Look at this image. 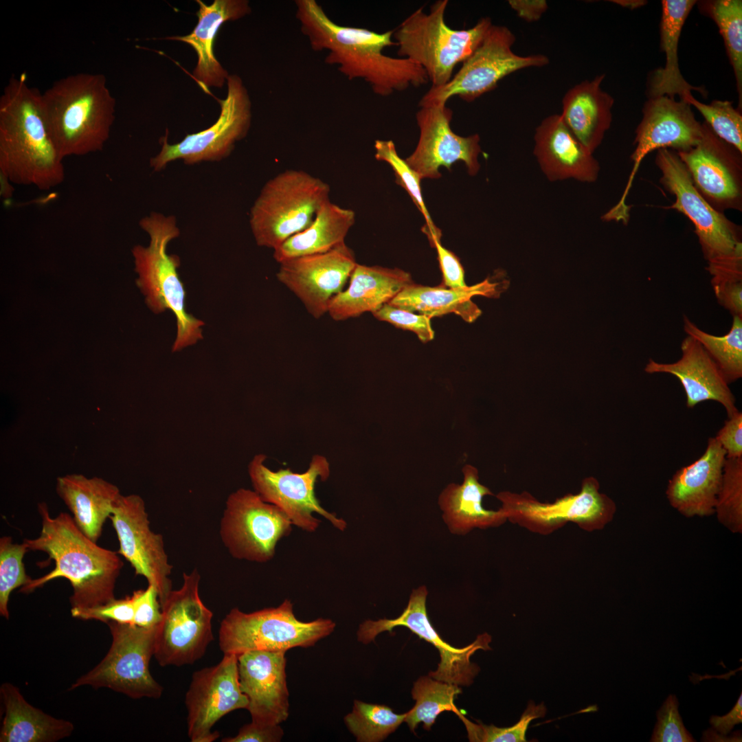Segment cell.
I'll list each match as a JSON object with an SVG mask.
<instances>
[{"instance_id": "4dcf8cb0", "label": "cell", "mask_w": 742, "mask_h": 742, "mask_svg": "<svg viewBox=\"0 0 742 742\" xmlns=\"http://www.w3.org/2000/svg\"><path fill=\"white\" fill-rule=\"evenodd\" d=\"M605 74L585 80L569 89L559 114L569 130L591 153L600 144L612 120L613 97L601 88Z\"/></svg>"}, {"instance_id": "83f0119b", "label": "cell", "mask_w": 742, "mask_h": 742, "mask_svg": "<svg viewBox=\"0 0 742 742\" xmlns=\"http://www.w3.org/2000/svg\"><path fill=\"white\" fill-rule=\"evenodd\" d=\"M349 280L348 288L329 302L327 313L335 321L373 313L414 282L410 273L401 269L358 263Z\"/></svg>"}, {"instance_id": "f1b7e54d", "label": "cell", "mask_w": 742, "mask_h": 742, "mask_svg": "<svg viewBox=\"0 0 742 742\" xmlns=\"http://www.w3.org/2000/svg\"><path fill=\"white\" fill-rule=\"evenodd\" d=\"M508 282H493L486 279L473 286L451 289L440 285L427 286L414 282L405 286L388 304L412 312H418L431 319L449 313H455L471 323L482 313L471 301L475 295L497 297L506 289Z\"/></svg>"}, {"instance_id": "4316f807", "label": "cell", "mask_w": 742, "mask_h": 742, "mask_svg": "<svg viewBox=\"0 0 742 742\" xmlns=\"http://www.w3.org/2000/svg\"><path fill=\"white\" fill-rule=\"evenodd\" d=\"M198 23L185 36H172L166 39L186 43L195 51L197 63L192 76L204 91L210 87H222L229 76L214 53L215 37L226 21H236L250 14L247 0H214L210 5L196 0Z\"/></svg>"}, {"instance_id": "681fc988", "label": "cell", "mask_w": 742, "mask_h": 742, "mask_svg": "<svg viewBox=\"0 0 742 742\" xmlns=\"http://www.w3.org/2000/svg\"><path fill=\"white\" fill-rule=\"evenodd\" d=\"M135 599L134 625L150 628L159 625L161 620V609L157 589L148 585L145 589L133 593Z\"/></svg>"}, {"instance_id": "6da1fadb", "label": "cell", "mask_w": 742, "mask_h": 742, "mask_svg": "<svg viewBox=\"0 0 742 742\" xmlns=\"http://www.w3.org/2000/svg\"><path fill=\"white\" fill-rule=\"evenodd\" d=\"M295 4L300 30L312 49L327 51L324 63L337 65L349 80H363L381 96L429 82L426 72L418 64L383 53L384 48L396 45L392 40L394 30L378 33L340 25L327 16L315 0H296Z\"/></svg>"}, {"instance_id": "7dc6e473", "label": "cell", "mask_w": 742, "mask_h": 742, "mask_svg": "<svg viewBox=\"0 0 742 742\" xmlns=\"http://www.w3.org/2000/svg\"><path fill=\"white\" fill-rule=\"evenodd\" d=\"M372 315L380 321L387 322L397 328L414 332L423 343L430 341L434 338L431 319L426 315L415 314L388 303L385 304Z\"/></svg>"}, {"instance_id": "1f68e13d", "label": "cell", "mask_w": 742, "mask_h": 742, "mask_svg": "<svg viewBox=\"0 0 742 742\" xmlns=\"http://www.w3.org/2000/svg\"><path fill=\"white\" fill-rule=\"evenodd\" d=\"M56 491L78 528L95 542L122 495L117 486L101 477L76 473L58 477Z\"/></svg>"}, {"instance_id": "8992f818", "label": "cell", "mask_w": 742, "mask_h": 742, "mask_svg": "<svg viewBox=\"0 0 742 742\" xmlns=\"http://www.w3.org/2000/svg\"><path fill=\"white\" fill-rule=\"evenodd\" d=\"M656 164L662 183L675 196L669 208L683 213L695 227L711 282L742 279V243L734 225L699 193L677 153L659 149Z\"/></svg>"}, {"instance_id": "8fae6325", "label": "cell", "mask_w": 742, "mask_h": 742, "mask_svg": "<svg viewBox=\"0 0 742 742\" xmlns=\"http://www.w3.org/2000/svg\"><path fill=\"white\" fill-rule=\"evenodd\" d=\"M112 642L104 658L73 683L69 690L83 686L107 688L133 699H157L164 688L151 675L157 627L144 628L111 621Z\"/></svg>"}, {"instance_id": "db71d44e", "label": "cell", "mask_w": 742, "mask_h": 742, "mask_svg": "<svg viewBox=\"0 0 742 742\" xmlns=\"http://www.w3.org/2000/svg\"><path fill=\"white\" fill-rule=\"evenodd\" d=\"M508 3L520 19L529 23L539 21L548 9L545 0H509Z\"/></svg>"}, {"instance_id": "f546056e", "label": "cell", "mask_w": 742, "mask_h": 742, "mask_svg": "<svg viewBox=\"0 0 742 742\" xmlns=\"http://www.w3.org/2000/svg\"><path fill=\"white\" fill-rule=\"evenodd\" d=\"M704 135L695 147L677 155L686 166L694 185L714 201L728 202L739 196L738 181L731 168L734 157L728 144L706 123Z\"/></svg>"}, {"instance_id": "7c38bea8", "label": "cell", "mask_w": 742, "mask_h": 742, "mask_svg": "<svg viewBox=\"0 0 742 742\" xmlns=\"http://www.w3.org/2000/svg\"><path fill=\"white\" fill-rule=\"evenodd\" d=\"M199 582L196 569L183 573L181 587L172 590L161 605L154 657L161 666L194 663L214 640L213 613L199 596Z\"/></svg>"}, {"instance_id": "d6a6232c", "label": "cell", "mask_w": 742, "mask_h": 742, "mask_svg": "<svg viewBox=\"0 0 742 742\" xmlns=\"http://www.w3.org/2000/svg\"><path fill=\"white\" fill-rule=\"evenodd\" d=\"M462 473V484H449L438 497L442 519L449 531L465 535L475 528L484 530L506 523L507 519L500 508L492 510L482 506L484 497L493 494L480 482L477 469L466 464Z\"/></svg>"}, {"instance_id": "680465c9", "label": "cell", "mask_w": 742, "mask_h": 742, "mask_svg": "<svg viewBox=\"0 0 742 742\" xmlns=\"http://www.w3.org/2000/svg\"><path fill=\"white\" fill-rule=\"evenodd\" d=\"M611 1L628 9H636L647 3V1L642 0H614Z\"/></svg>"}, {"instance_id": "d4e9b609", "label": "cell", "mask_w": 742, "mask_h": 742, "mask_svg": "<svg viewBox=\"0 0 742 742\" xmlns=\"http://www.w3.org/2000/svg\"><path fill=\"white\" fill-rule=\"evenodd\" d=\"M726 459L715 438H708L703 454L669 480L666 495L671 506L686 517L713 515Z\"/></svg>"}, {"instance_id": "f35d334b", "label": "cell", "mask_w": 742, "mask_h": 742, "mask_svg": "<svg viewBox=\"0 0 742 742\" xmlns=\"http://www.w3.org/2000/svg\"><path fill=\"white\" fill-rule=\"evenodd\" d=\"M702 14L717 24L723 39L730 63L732 67L739 95V107L742 106V1L741 0H710L697 3Z\"/></svg>"}, {"instance_id": "484cf974", "label": "cell", "mask_w": 742, "mask_h": 742, "mask_svg": "<svg viewBox=\"0 0 742 742\" xmlns=\"http://www.w3.org/2000/svg\"><path fill=\"white\" fill-rule=\"evenodd\" d=\"M534 139V155L549 180L595 179L598 168L595 159L559 114L544 118L535 130Z\"/></svg>"}, {"instance_id": "8d00e7d4", "label": "cell", "mask_w": 742, "mask_h": 742, "mask_svg": "<svg viewBox=\"0 0 742 742\" xmlns=\"http://www.w3.org/2000/svg\"><path fill=\"white\" fill-rule=\"evenodd\" d=\"M732 317L731 328L723 336L704 331L686 315L683 318L685 333L702 345L729 384L742 377V317Z\"/></svg>"}, {"instance_id": "f6af8a7d", "label": "cell", "mask_w": 742, "mask_h": 742, "mask_svg": "<svg viewBox=\"0 0 742 742\" xmlns=\"http://www.w3.org/2000/svg\"><path fill=\"white\" fill-rule=\"evenodd\" d=\"M546 708L543 703L535 704L530 701L519 720L513 726L499 728L494 725L473 723L467 719L458 710L456 714L463 721L469 740L474 742H525L526 734L530 723L536 719L543 717Z\"/></svg>"}, {"instance_id": "e0dca14e", "label": "cell", "mask_w": 742, "mask_h": 742, "mask_svg": "<svg viewBox=\"0 0 742 742\" xmlns=\"http://www.w3.org/2000/svg\"><path fill=\"white\" fill-rule=\"evenodd\" d=\"M642 119L635 138L631 155L633 165L624 193L608 217L627 222L629 207L625 203L633 179L643 159L654 150L673 148L679 151L696 146L704 135V126L695 118L691 106L685 100L666 95L649 98L642 109Z\"/></svg>"}, {"instance_id": "9a60e30c", "label": "cell", "mask_w": 742, "mask_h": 742, "mask_svg": "<svg viewBox=\"0 0 742 742\" xmlns=\"http://www.w3.org/2000/svg\"><path fill=\"white\" fill-rule=\"evenodd\" d=\"M292 525L282 509L254 490L240 488L226 501L220 535L233 557L265 563L273 557L278 542L290 534Z\"/></svg>"}, {"instance_id": "836d02e7", "label": "cell", "mask_w": 742, "mask_h": 742, "mask_svg": "<svg viewBox=\"0 0 742 742\" xmlns=\"http://www.w3.org/2000/svg\"><path fill=\"white\" fill-rule=\"evenodd\" d=\"M0 695L5 708L1 742H55L69 737L74 730L69 721L52 717L29 704L10 683L1 684Z\"/></svg>"}, {"instance_id": "30bf717a", "label": "cell", "mask_w": 742, "mask_h": 742, "mask_svg": "<svg viewBox=\"0 0 742 742\" xmlns=\"http://www.w3.org/2000/svg\"><path fill=\"white\" fill-rule=\"evenodd\" d=\"M599 489L598 480L588 477L583 480L579 493L564 495L551 503L540 502L526 491H505L495 497L502 504L499 508L507 521L547 536L569 522L587 532L603 529L613 519L616 506Z\"/></svg>"}, {"instance_id": "60d3db41", "label": "cell", "mask_w": 742, "mask_h": 742, "mask_svg": "<svg viewBox=\"0 0 742 742\" xmlns=\"http://www.w3.org/2000/svg\"><path fill=\"white\" fill-rule=\"evenodd\" d=\"M375 158L387 163L392 168L396 183L405 189L425 220L423 232L432 246L436 240L440 239L441 231L434 225L426 207L420 188L421 178L398 154L392 140L377 139L374 142Z\"/></svg>"}, {"instance_id": "f5cc1de1", "label": "cell", "mask_w": 742, "mask_h": 742, "mask_svg": "<svg viewBox=\"0 0 742 742\" xmlns=\"http://www.w3.org/2000/svg\"><path fill=\"white\" fill-rule=\"evenodd\" d=\"M284 732L280 724H265L252 721L240 728L234 737L223 739V742H278Z\"/></svg>"}, {"instance_id": "603a6c76", "label": "cell", "mask_w": 742, "mask_h": 742, "mask_svg": "<svg viewBox=\"0 0 742 742\" xmlns=\"http://www.w3.org/2000/svg\"><path fill=\"white\" fill-rule=\"evenodd\" d=\"M285 653L250 651L238 655L240 686L252 721L275 725L288 718Z\"/></svg>"}, {"instance_id": "f907efd6", "label": "cell", "mask_w": 742, "mask_h": 742, "mask_svg": "<svg viewBox=\"0 0 742 742\" xmlns=\"http://www.w3.org/2000/svg\"><path fill=\"white\" fill-rule=\"evenodd\" d=\"M432 247L437 251L439 267L442 275L441 285L447 288L465 287L464 270L458 257L444 247L440 240L434 241Z\"/></svg>"}, {"instance_id": "6f0895ef", "label": "cell", "mask_w": 742, "mask_h": 742, "mask_svg": "<svg viewBox=\"0 0 742 742\" xmlns=\"http://www.w3.org/2000/svg\"><path fill=\"white\" fill-rule=\"evenodd\" d=\"M1 179V196L3 198L8 199L12 195L13 188L11 186V182L3 175L0 174Z\"/></svg>"}, {"instance_id": "ee69618b", "label": "cell", "mask_w": 742, "mask_h": 742, "mask_svg": "<svg viewBox=\"0 0 742 742\" xmlns=\"http://www.w3.org/2000/svg\"><path fill=\"white\" fill-rule=\"evenodd\" d=\"M28 551L25 544L13 543L9 536L0 539V614L9 618L8 603L11 592L28 584L23 559Z\"/></svg>"}, {"instance_id": "c3c4849f", "label": "cell", "mask_w": 742, "mask_h": 742, "mask_svg": "<svg viewBox=\"0 0 742 742\" xmlns=\"http://www.w3.org/2000/svg\"><path fill=\"white\" fill-rule=\"evenodd\" d=\"M74 618L80 620H95L107 623L111 621L133 624L135 599L132 594L122 599H113L98 606L88 608H71Z\"/></svg>"}, {"instance_id": "7402d4cb", "label": "cell", "mask_w": 742, "mask_h": 742, "mask_svg": "<svg viewBox=\"0 0 742 742\" xmlns=\"http://www.w3.org/2000/svg\"><path fill=\"white\" fill-rule=\"evenodd\" d=\"M356 265L354 252L345 243L325 253L284 260L276 276L319 319L328 312L332 298L343 291Z\"/></svg>"}, {"instance_id": "74e56055", "label": "cell", "mask_w": 742, "mask_h": 742, "mask_svg": "<svg viewBox=\"0 0 742 742\" xmlns=\"http://www.w3.org/2000/svg\"><path fill=\"white\" fill-rule=\"evenodd\" d=\"M461 692L458 685L437 680L429 675L420 677L412 690L416 704L406 712L404 722L412 732L420 723H423L425 730H430L440 714L458 710L453 701Z\"/></svg>"}, {"instance_id": "7bdbcfd3", "label": "cell", "mask_w": 742, "mask_h": 742, "mask_svg": "<svg viewBox=\"0 0 742 742\" xmlns=\"http://www.w3.org/2000/svg\"><path fill=\"white\" fill-rule=\"evenodd\" d=\"M684 100L697 109L719 138L741 153L742 116L739 109L732 106V102L716 100L710 104H704L695 98L692 93Z\"/></svg>"}, {"instance_id": "277c9868", "label": "cell", "mask_w": 742, "mask_h": 742, "mask_svg": "<svg viewBox=\"0 0 742 742\" xmlns=\"http://www.w3.org/2000/svg\"><path fill=\"white\" fill-rule=\"evenodd\" d=\"M41 101L48 132L63 159L103 149L115 108L103 74L80 73L59 79L41 93Z\"/></svg>"}, {"instance_id": "cb8c5ba5", "label": "cell", "mask_w": 742, "mask_h": 742, "mask_svg": "<svg viewBox=\"0 0 742 742\" xmlns=\"http://www.w3.org/2000/svg\"><path fill=\"white\" fill-rule=\"evenodd\" d=\"M680 359L673 363H660L649 359L644 372L675 376L684 388L688 408L714 401L724 407L728 417L737 412L739 409L730 384L702 345L687 335L682 341Z\"/></svg>"}, {"instance_id": "ffe728a7", "label": "cell", "mask_w": 742, "mask_h": 742, "mask_svg": "<svg viewBox=\"0 0 742 742\" xmlns=\"http://www.w3.org/2000/svg\"><path fill=\"white\" fill-rule=\"evenodd\" d=\"M188 735L192 742H213L219 737L212 731L225 715L247 708L248 699L240 689L238 655L224 654L216 665L194 672L186 692Z\"/></svg>"}, {"instance_id": "d590c367", "label": "cell", "mask_w": 742, "mask_h": 742, "mask_svg": "<svg viewBox=\"0 0 742 742\" xmlns=\"http://www.w3.org/2000/svg\"><path fill=\"white\" fill-rule=\"evenodd\" d=\"M355 221L353 210L328 200L306 229L273 249V258L280 263L293 258L327 252L345 243Z\"/></svg>"}, {"instance_id": "ba28073f", "label": "cell", "mask_w": 742, "mask_h": 742, "mask_svg": "<svg viewBox=\"0 0 742 742\" xmlns=\"http://www.w3.org/2000/svg\"><path fill=\"white\" fill-rule=\"evenodd\" d=\"M328 183L300 170H286L262 187L249 214L258 246L276 249L306 229L330 200Z\"/></svg>"}, {"instance_id": "3957f363", "label": "cell", "mask_w": 742, "mask_h": 742, "mask_svg": "<svg viewBox=\"0 0 742 742\" xmlns=\"http://www.w3.org/2000/svg\"><path fill=\"white\" fill-rule=\"evenodd\" d=\"M41 93L13 76L0 98V174L12 183L48 190L65 179L63 158L43 119Z\"/></svg>"}, {"instance_id": "5bb4252c", "label": "cell", "mask_w": 742, "mask_h": 742, "mask_svg": "<svg viewBox=\"0 0 742 742\" xmlns=\"http://www.w3.org/2000/svg\"><path fill=\"white\" fill-rule=\"evenodd\" d=\"M227 93L219 100L221 113L212 126L195 133L188 134L181 141L169 144L162 137L159 153L152 157L150 166L155 171L181 159L193 165L203 161H218L227 157L237 142L247 134L251 121V102L242 79L236 74L227 80Z\"/></svg>"}, {"instance_id": "7a4b0ae2", "label": "cell", "mask_w": 742, "mask_h": 742, "mask_svg": "<svg viewBox=\"0 0 742 742\" xmlns=\"http://www.w3.org/2000/svg\"><path fill=\"white\" fill-rule=\"evenodd\" d=\"M38 510L41 532L23 542L28 551L47 553L55 567L47 574L32 578L20 591L30 593L62 577L73 589L69 597L71 608L93 607L115 599V583L124 565L118 553L99 546L87 537L68 513L62 512L52 517L45 503L39 504Z\"/></svg>"}, {"instance_id": "52a82bcc", "label": "cell", "mask_w": 742, "mask_h": 742, "mask_svg": "<svg viewBox=\"0 0 742 742\" xmlns=\"http://www.w3.org/2000/svg\"><path fill=\"white\" fill-rule=\"evenodd\" d=\"M447 5V0H438L431 5L429 13L423 8L417 9L392 36L397 54L420 65L433 87L451 80L455 67L473 52L493 25L489 17H484L471 28L452 29L445 20Z\"/></svg>"}, {"instance_id": "9f6ffc18", "label": "cell", "mask_w": 742, "mask_h": 742, "mask_svg": "<svg viewBox=\"0 0 742 742\" xmlns=\"http://www.w3.org/2000/svg\"><path fill=\"white\" fill-rule=\"evenodd\" d=\"M719 735L720 738H718L716 731L709 729L704 732L702 741H741V734H734V737H723L721 734Z\"/></svg>"}, {"instance_id": "b9f144b4", "label": "cell", "mask_w": 742, "mask_h": 742, "mask_svg": "<svg viewBox=\"0 0 742 742\" xmlns=\"http://www.w3.org/2000/svg\"><path fill=\"white\" fill-rule=\"evenodd\" d=\"M715 513L729 530L741 533L742 458L726 459Z\"/></svg>"}, {"instance_id": "9c48e42d", "label": "cell", "mask_w": 742, "mask_h": 742, "mask_svg": "<svg viewBox=\"0 0 742 742\" xmlns=\"http://www.w3.org/2000/svg\"><path fill=\"white\" fill-rule=\"evenodd\" d=\"M335 627V623L328 618L298 620L293 603L286 599L276 607L251 613L233 608L221 623L219 647L223 654L236 655L250 651L286 652L313 646Z\"/></svg>"}, {"instance_id": "e575fe53", "label": "cell", "mask_w": 742, "mask_h": 742, "mask_svg": "<svg viewBox=\"0 0 742 742\" xmlns=\"http://www.w3.org/2000/svg\"><path fill=\"white\" fill-rule=\"evenodd\" d=\"M660 22V47L666 55L665 65L655 70L648 85L649 98L679 95L684 100L691 91L703 93L700 87L690 85L679 67L678 44L684 23L693 6L694 0H663Z\"/></svg>"}, {"instance_id": "bcb514c9", "label": "cell", "mask_w": 742, "mask_h": 742, "mask_svg": "<svg viewBox=\"0 0 742 742\" xmlns=\"http://www.w3.org/2000/svg\"><path fill=\"white\" fill-rule=\"evenodd\" d=\"M679 701L670 695L657 710V723L651 739L652 742H693L691 734L685 728L679 715Z\"/></svg>"}, {"instance_id": "44dd1931", "label": "cell", "mask_w": 742, "mask_h": 742, "mask_svg": "<svg viewBox=\"0 0 742 742\" xmlns=\"http://www.w3.org/2000/svg\"><path fill=\"white\" fill-rule=\"evenodd\" d=\"M416 117L420 136L414 152L405 159L408 165L423 179H438L442 166L450 170L456 161L464 163L470 175L480 169L478 156L482 153L477 134L462 137L456 134L450 123L452 111L446 103L419 105Z\"/></svg>"}, {"instance_id": "816d5d0a", "label": "cell", "mask_w": 742, "mask_h": 742, "mask_svg": "<svg viewBox=\"0 0 742 742\" xmlns=\"http://www.w3.org/2000/svg\"><path fill=\"white\" fill-rule=\"evenodd\" d=\"M715 438L724 449L726 458H742V413L738 410L728 417Z\"/></svg>"}, {"instance_id": "ac0fdd59", "label": "cell", "mask_w": 742, "mask_h": 742, "mask_svg": "<svg viewBox=\"0 0 742 742\" xmlns=\"http://www.w3.org/2000/svg\"><path fill=\"white\" fill-rule=\"evenodd\" d=\"M428 591L425 585L412 590L407 607L394 619L367 620L357 631L358 641L368 644L383 631L391 632L396 627H405L412 633L431 644L439 652L440 660L437 669L429 676L437 680L461 686H469L480 668L471 662V657L478 650H491V637L488 633L477 636L471 644L456 648L441 638L433 627L427 616L426 600Z\"/></svg>"}, {"instance_id": "d6986e66", "label": "cell", "mask_w": 742, "mask_h": 742, "mask_svg": "<svg viewBox=\"0 0 742 742\" xmlns=\"http://www.w3.org/2000/svg\"><path fill=\"white\" fill-rule=\"evenodd\" d=\"M109 519L119 541L117 552L131 563L136 575L155 587L161 605L172 590V566L163 536L150 530L144 501L138 495H121Z\"/></svg>"}, {"instance_id": "2e32d148", "label": "cell", "mask_w": 742, "mask_h": 742, "mask_svg": "<svg viewBox=\"0 0 742 742\" xmlns=\"http://www.w3.org/2000/svg\"><path fill=\"white\" fill-rule=\"evenodd\" d=\"M265 459L264 455L256 456L248 469L254 489L264 501L282 509L293 525L303 530L312 532L319 526L321 521L313 515L314 513L341 531L346 528V522L325 510L315 494L318 479L326 480L330 475L325 457L313 456L308 470L302 473L289 469L272 471L265 465Z\"/></svg>"}, {"instance_id": "5b68a950", "label": "cell", "mask_w": 742, "mask_h": 742, "mask_svg": "<svg viewBox=\"0 0 742 742\" xmlns=\"http://www.w3.org/2000/svg\"><path fill=\"white\" fill-rule=\"evenodd\" d=\"M139 225L150 242L147 247L136 245L132 250L138 274L136 282L153 313L168 309L175 315L177 331L172 351H179L203 338L204 322L186 311V290L177 271L180 258L167 252L169 243L180 234L177 219L153 212L140 220Z\"/></svg>"}, {"instance_id": "4fadbf2b", "label": "cell", "mask_w": 742, "mask_h": 742, "mask_svg": "<svg viewBox=\"0 0 742 742\" xmlns=\"http://www.w3.org/2000/svg\"><path fill=\"white\" fill-rule=\"evenodd\" d=\"M515 41V35L508 27L493 24L456 74L442 86L431 87L418 105L447 103L455 95L471 102L493 90L501 80L512 73L549 63L544 54L523 56L514 53L512 46Z\"/></svg>"}, {"instance_id": "11a10c76", "label": "cell", "mask_w": 742, "mask_h": 742, "mask_svg": "<svg viewBox=\"0 0 742 742\" xmlns=\"http://www.w3.org/2000/svg\"><path fill=\"white\" fill-rule=\"evenodd\" d=\"M709 722L713 730L723 735L728 734L734 726L742 722V693L733 708L724 716L712 715Z\"/></svg>"}, {"instance_id": "ab89813d", "label": "cell", "mask_w": 742, "mask_h": 742, "mask_svg": "<svg viewBox=\"0 0 742 742\" xmlns=\"http://www.w3.org/2000/svg\"><path fill=\"white\" fill-rule=\"evenodd\" d=\"M406 712L395 713L385 705L355 700L351 712L344 717L350 732L359 742H379L384 740L404 722Z\"/></svg>"}]
</instances>
